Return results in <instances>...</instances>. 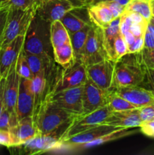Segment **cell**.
Instances as JSON below:
<instances>
[{
	"label": "cell",
	"mask_w": 154,
	"mask_h": 155,
	"mask_svg": "<svg viewBox=\"0 0 154 155\" xmlns=\"http://www.w3.org/2000/svg\"><path fill=\"white\" fill-rule=\"evenodd\" d=\"M33 117L42 134L53 135L60 139L75 117V115L51 103L45 96Z\"/></svg>",
	"instance_id": "1"
},
{
	"label": "cell",
	"mask_w": 154,
	"mask_h": 155,
	"mask_svg": "<svg viewBox=\"0 0 154 155\" xmlns=\"http://www.w3.org/2000/svg\"><path fill=\"white\" fill-rule=\"evenodd\" d=\"M26 52L52 58L53 48L50 39V23L36 12L29 27L24 44Z\"/></svg>",
	"instance_id": "2"
},
{
	"label": "cell",
	"mask_w": 154,
	"mask_h": 155,
	"mask_svg": "<svg viewBox=\"0 0 154 155\" xmlns=\"http://www.w3.org/2000/svg\"><path fill=\"white\" fill-rule=\"evenodd\" d=\"M145 71L138 53L125 54L116 62L113 89L140 86L144 82Z\"/></svg>",
	"instance_id": "3"
},
{
	"label": "cell",
	"mask_w": 154,
	"mask_h": 155,
	"mask_svg": "<svg viewBox=\"0 0 154 155\" xmlns=\"http://www.w3.org/2000/svg\"><path fill=\"white\" fill-rule=\"evenodd\" d=\"M37 8L38 5L27 9L8 8L0 47L10 42L17 36L27 34L30 23L37 12Z\"/></svg>",
	"instance_id": "4"
},
{
	"label": "cell",
	"mask_w": 154,
	"mask_h": 155,
	"mask_svg": "<svg viewBox=\"0 0 154 155\" xmlns=\"http://www.w3.org/2000/svg\"><path fill=\"white\" fill-rule=\"evenodd\" d=\"M82 90L83 85L54 93H48L45 97L56 106L78 117L83 113Z\"/></svg>",
	"instance_id": "5"
},
{
	"label": "cell",
	"mask_w": 154,
	"mask_h": 155,
	"mask_svg": "<svg viewBox=\"0 0 154 155\" xmlns=\"http://www.w3.org/2000/svg\"><path fill=\"white\" fill-rule=\"evenodd\" d=\"M108 105L104 106L87 114L75 117L62 137L63 139L103 124L105 120L112 114Z\"/></svg>",
	"instance_id": "6"
},
{
	"label": "cell",
	"mask_w": 154,
	"mask_h": 155,
	"mask_svg": "<svg viewBox=\"0 0 154 155\" xmlns=\"http://www.w3.org/2000/svg\"><path fill=\"white\" fill-rule=\"evenodd\" d=\"M87 79L85 66L82 62L75 61L71 66L63 68L57 77L48 93H54L64 89L82 86Z\"/></svg>",
	"instance_id": "7"
},
{
	"label": "cell",
	"mask_w": 154,
	"mask_h": 155,
	"mask_svg": "<svg viewBox=\"0 0 154 155\" xmlns=\"http://www.w3.org/2000/svg\"><path fill=\"white\" fill-rule=\"evenodd\" d=\"M107 58L103 41L102 29L92 24L82 56V63L85 66L98 63Z\"/></svg>",
	"instance_id": "8"
},
{
	"label": "cell",
	"mask_w": 154,
	"mask_h": 155,
	"mask_svg": "<svg viewBox=\"0 0 154 155\" xmlns=\"http://www.w3.org/2000/svg\"><path fill=\"white\" fill-rule=\"evenodd\" d=\"M116 62L105 59L98 63L86 66L88 79L104 90L113 89V75Z\"/></svg>",
	"instance_id": "9"
},
{
	"label": "cell",
	"mask_w": 154,
	"mask_h": 155,
	"mask_svg": "<svg viewBox=\"0 0 154 155\" xmlns=\"http://www.w3.org/2000/svg\"><path fill=\"white\" fill-rule=\"evenodd\" d=\"M16 65L17 60L11 66L8 73L5 77V107L11 115V127L16 125L18 122L16 113V106L19 92L21 77L17 72Z\"/></svg>",
	"instance_id": "10"
},
{
	"label": "cell",
	"mask_w": 154,
	"mask_h": 155,
	"mask_svg": "<svg viewBox=\"0 0 154 155\" xmlns=\"http://www.w3.org/2000/svg\"><path fill=\"white\" fill-rule=\"evenodd\" d=\"M110 91L101 89L89 79H87L83 85L82 115L87 114L107 105Z\"/></svg>",
	"instance_id": "11"
},
{
	"label": "cell",
	"mask_w": 154,
	"mask_h": 155,
	"mask_svg": "<svg viewBox=\"0 0 154 155\" xmlns=\"http://www.w3.org/2000/svg\"><path fill=\"white\" fill-rule=\"evenodd\" d=\"M74 8L68 0H39L36 12L42 19L51 24L54 21H60Z\"/></svg>",
	"instance_id": "12"
},
{
	"label": "cell",
	"mask_w": 154,
	"mask_h": 155,
	"mask_svg": "<svg viewBox=\"0 0 154 155\" xmlns=\"http://www.w3.org/2000/svg\"><path fill=\"white\" fill-rule=\"evenodd\" d=\"M61 147V139L53 135L40 133L25 143L17 146L22 149L23 152L28 154H42Z\"/></svg>",
	"instance_id": "13"
},
{
	"label": "cell",
	"mask_w": 154,
	"mask_h": 155,
	"mask_svg": "<svg viewBox=\"0 0 154 155\" xmlns=\"http://www.w3.org/2000/svg\"><path fill=\"white\" fill-rule=\"evenodd\" d=\"M125 129L123 127H114V126L101 124L94 128L88 130L82 133H78L61 141V146H68L71 148H78L80 145L88 143L101 136H104L111 132Z\"/></svg>",
	"instance_id": "14"
},
{
	"label": "cell",
	"mask_w": 154,
	"mask_h": 155,
	"mask_svg": "<svg viewBox=\"0 0 154 155\" xmlns=\"http://www.w3.org/2000/svg\"><path fill=\"white\" fill-rule=\"evenodd\" d=\"M25 36H17L10 42L0 47V75L2 77L7 76L11 66L24 48Z\"/></svg>",
	"instance_id": "15"
},
{
	"label": "cell",
	"mask_w": 154,
	"mask_h": 155,
	"mask_svg": "<svg viewBox=\"0 0 154 155\" xmlns=\"http://www.w3.org/2000/svg\"><path fill=\"white\" fill-rule=\"evenodd\" d=\"M113 89L137 108L154 104V92L151 89H144L139 86L117 87Z\"/></svg>",
	"instance_id": "16"
},
{
	"label": "cell",
	"mask_w": 154,
	"mask_h": 155,
	"mask_svg": "<svg viewBox=\"0 0 154 155\" xmlns=\"http://www.w3.org/2000/svg\"><path fill=\"white\" fill-rule=\"evenodd\" d=\"M35 98L30 86V80L21 77L19 92L17 101L16 113L18 120L28 116H33Z\"/></svg>",
	"instance_id": "17"
},
{
	"label": "cell",
	"mask_w": 154,
	"mask_h": 155,
	"mask_svg": "<svg viewBox=\"0 0 154 155\" xmlns=\"http://www.w3.org/2000/svg\"><path fill=\"white\" fill-rule=\"evenodd\" d=\"M14 140L15 146L25 143L37 135L40 134L33 116H28L18 120V124L10 129Z\"/></svg>",
	"instance_id": "18"
},
{
	"label": "cell",
	"mask_w": 154,
	"mask_h": 155,
	"mask_svg": "<svg viewBox=\"0 0 154 155\" xmlns=\"http://www.w3.org/2000/svg\"><path fill=\"white\" fill-rule=\"evenodd\" d=\"M69 34L75 33L87 26L91 25L87 7H75L68 12L60 20Z\"/></svg>",
	"instance_id": "19"
},
{
	"label": "cell",
	"mask_w": 154,
	"mask_h": 155,
	"mask_svg": "<svg viewBox=\"0 0 154 155\" xmlns=\"http://www.w3.org/2000/svg\"><path fill=\"white\" fill-rule=\"evenodd\" d=\"M141 123L139 108H134L123 111H113L103 124L123 128H134L140 127Z\"/></svg>",
	"instance_id": "20"
},
{
	"label": "cell",
	"mask_w": 154,
	"mask_h": 155,
	"mask_svg": "<svg viewBox=\"0 0 154 155\" xmlns=\"http://www.w3.org/2000/svg\"><path fill=\"white\" fill-rule=\"evenodd\" d=\"M91 22L101 29L108 27L115 19L113 14L103 2L87 6Z\"/></svg>",
	"instance_id": "21"
},
{
	"label": "cell",
	"mask_w": 154,
	"mask_h": 155,
	"mask_svg": "<svg viewBox=\"0 0 154 155\" xmlns=\"http://www.w3.org/2000/svg\"><path fill=\"white\" fill-rule=\"evenodd\" d=\"M103 41L104 48L107 53V58L116 62L115 55V40L120 31V17L116 18L112 21L110 25L105 29H102Z\"/></svg>",
	"instance_id": "22"
},
{
	"label": "cell",
	"mask_w": 154,
	"mask_h": 155,
	"mask_svg": "<svg viewBox=\"0 0 154 155\" xmlns=\"http://www.w3.org/2000/svg\"><path fill=\"white\" fill-rule=\"evenodd\" d=\"M53 56L54 61L63 68H66L73 64L75 60L71 41L57 48H53Z\"/></svg>",
	"instance_id": "23"
},
{
	"label": "cell",
	"mask_w": 154,
	"mask_h": 155,
	"mask_svg": "<svg viewBox=\"0 0 154 155\" xmlns=\"http://www.w3.org/2000/svg\"><path fill=\"white\" fill-rule=\"evenodd\" d=\"M91 26L92 24H91L75 33L69 34L75 61L82 62V56Z\"/></svg>",
	"instance_id": "24"
},
{
	"label": "cell",
	"mask_w": 154,
	"mask_h": 155,
	"mask_svg": "<svg viewBox=\"0 0 154 155\" xmlns=\"http://www.w3.org/2000/svg\"><path fill=\"white\" fill-rule=\"evenodd\" d=\"M47 71H42L39 74L33 76V78L30 80V86L32 92L35 98V110L37 108L39 104L44 98V93L46 89Z\"/></svg>",
	"instance_id": "25"
},
{
	"label": "cell",
	"mask_w": 154,
	"mask_h": 155,
	"mask_svg": "<svg viewBox=\"0 0 154 155\" xmlns=\"http://www.w3.org/2000/svg\"><path fill=\"white\" fill-rule=\"evenodd\" d=\"M50 39L53 48L70 41L69 33L60 21H54L50 24Z\"/></svg>",
	"instance_id": "26"
},
{
	"label": "cell",
	"mask_w": 154,
	"mask_h": 155,
	"mask_svg": "<svg viewBox=\"0 0 154 155\" xmlns=\"http://www.w3.org/2000/svg\"><path fill=\"white\" fill-rule=\"evenodd\" d=\"M24 54L33 75H36L42 71H47L52 63L53 58L48 56L31 54L26 52L25 51Z\"/></svg>",
	"instance_id": "27"
},
{
	"label": "cell",
	"mask_w": 154,
	"mask_h": 155,
	"mask_svg": "<svg viewBox=\"0 0 154 155\" xmlns=\"http://www.w3.org/2000/svg\"><path fill=\"white\" fill-rule=\"evenodd\" d=\"M131 129L132 128H125L122 129V130L111 132V133H107V134H105L104 136H101V137L98 138V139L88 142V143L80 145V146H79L78 148H91V147L98 146V145H102V144L106 143V142H111V141L116 140V139L125 137V136H129V135L133 134V133L135 132L134 131V130H131Z\"/></svg>",
	"instance_id": "28"
},
{
	"label": "cell",
	"mask_w": 154,
	"mask_h": 155,
	"mask_svg": "<svg viewBox=\"0 0 154 155\" xmlns=\"http://www.w3.org/2000/svg\"><path fill=\"white\" fill-rule=\"evenodd\" d=\"M125 10L140 14L148 22L152 16L151 1L149 0H129L125 5Z\"/></svg>",
	"instance_id": "29"
},
{
	"label": "cell",
	"mask_w": 154,
	"mask_h": 155,
	"mask_svg": "<svg viewBox=\"0 0 154 155\" xmlns=\"http://www.w3.org/2000/svg\"><path fill=\"white\" fill-rule=\"evenodd\" d=\"M107 105L110 107L112 111H123V110L137 108L135 105L129 102L128 100L116 93L113 89H111L109 92Z\"/></svg>",
	"instance_id": "30"
},
{
	"label": "cell",
	"mask_w": 154,
	"mask_h": 155,
	"mask_svg": "<svg viewBox=\"0 0 154 155\" xmlns=\"http://www.w3.org/2000/svg\"><path fill=\"white\" fill-rule=\"evenodd\" d=\"M17 72L19 74V76L22 78L27 79V80H31L33 77V74L30 70V66L27 61V59L25 58L24 48L20 52L17 59V65H16Z\"/></svg>",
	"instance_id": "31"
},
{
	"label": "cell",
	"mask_w": 154,
	"mask_h": 155,
	"mask_svg": "<svg viewBox=\"0 0 154 155\" xmlns=\"http://www.w3.org/2000/svg\"><path fill=\"white\" fill-rule=\"evenodd\" d=\"M39 0H4L0 8L27 9L39 5Z\"/></svg>",
	"instance_id": "32"
},
{
	"label": "cell",
	"mask_w": 154,
	"mask_h": 155,
	"mask_svg": "<svg viewBox=\"0 0 154 155\" xmlns=\"http://www.w3.org/2000/svg\"><path fill=\"white\" fill-rule=\"evenodd\" d=\"M115 55H116V62L119 61L121 58L128 54V47L125 41V37L122 33H119L116 38L114 45Z\"/></svg>",
	"instance_id": "33"
},
{
	"label": "cell",
	"mask_w": 154,
	"mask_h": 155,
	"mask_svg": "<svg viewBox=\"0 0 154 155\" xmlns=\"http://www.w3.org/2000/svg\"><path fill=\"white\" fill-rule=\"evenodd\" d=\"M139 58L143 67L154 69V50L143 48L138 52Z\"/></svg>",
	"instance_id": "34"
},
{
	"label": "cell",
	"mask_w": 154,
	"mask_h": 155,
	"mask_svg": "<svg viewBox=\"0 0 154 155\" xmlns=\"http://www.w3.org/2000/svg\"><path fill=\"white\" fill-rule=\"evenodd\" d=\"M107 6L109 9L110 10V12L113 14L114 18H119L122 15V14L123 13V12L125 11V6L123 5L120 4V3L114 1H107V2H103Z\"/></svg>",
	"instance_id": "35"
},
{
	"label": "cell",
	"mask_w": 154,
	"mask_h": 155,
	"mask_svg": "<svg viewBox=\"0 0 154 155\" xmlns=\"http://www.w3.org/2000/svg\"><path fill=\"white\" fill-rule=\"evenodd\" d=\"M0 145H4L8 148L15 146L14 137L10 130L0 129Z\"/></svg>",
	"instance_id": "36"
},
{
	"label": "cell",
	"mask_w": 154,
	"mask_h": 155,
	"mask_svg": "<svg viewBox=\"0 0 154 155\" xmlns=\"http://www.w3.org/2000/svg\"><path fill=\"white\" fill-rule=\"evenodd\" d=\"M11 127V115L5 107L0 116V129L9 130Z\"/></svg>",
	"instance_id": "37"
},
{
	"label": "cell",
	"mask_w": 154,
	"mask_h": 155,
	"mask_svg": "<svg viewBox=\"0 0 154 155\" xmlns=\"http://www.w3.org/2000/svg\"><path fill=\"white\" fill-rule=\"evenodd\" d=\"M142 121L149 120L154 118V104L144 106L139 108Z\"/></svg>",
	"instance_id": "38"
},
{
	"label": "cell",
	"mask_w": 154,
	"mask_h": 155,
	"mask_svg": "<svg viewBox=\"0 0 154 155\" xmlns=\"http://www.w3.org/2000/svg\"><path fill=\"white\" fill-rule=\"evenodd\" d=\"M140 130L143 134L149 137L154 138V120L142 121L140 126Z\"/></svg>",
	"instance_id": "39"
},
{
	"label": "cell",
	"mask_w": 154,
	"mask_h": 155,
	"mask_svg": "<svg viewBox=\"0 0 154 155\" xmlns=\"http://www.w3.org/2000/svg\"><path fill=\"white\" fill-rule=\"evenodd\" d=\"M143 36H138V37L135 38L134 42L128 46V53H130V54L138 53L143 49V46H144Z\"/></svg>",
	"instance_id": "40"
},
{
	"label": "cell",
	"mask_w": 154,
	"mask_h": 155,
	"mask_svg": "<svg viewBox=\"0 0 154 155\" xmlns=\"http://www.w3.org/2000/svg\"><path fill=\"white\" fill-rule=\"evenodd\" d=\"M148 24H137V23H133L130 27V31L132 33L135 37L138 36H143L144 33L146 32V28H147Z\"/></svg>",
	"instance_id": "41"
},
{
	"label": "cell",
	"mask_w": 154,
	"mask_h": 155,
	"mask_svg": "<svg viewBox=\"0 0 154 155\" xmlns=\"http://www.w3.org/2000/svg\"><path fill=\"white\" fill-rule=\"evenodd\" d=\"M144 39V46L143 48L149 50H154V34L151 33L147 28L143 36Z\"/></svg>",
	"instance_id": "42"
},
{
	"label": "cell",
	"mask_w": 154,
	"mask_h": 155,
	"mask_svg": "<svg viewBox=\"0 0 154 155\" xmlns=\"http://www.w3.org/2000/svg\"><path fill=\"white\" fill-rule=\"evenodd\" d=\"M144 68L145 71V78L144 80H146V83L150 88L151 90L154 92V69H151V68Z\"/></svg>",
	"instance_id": "43"
},
{
	"label": "cell",
	"mask_w": 154,
	"mask_h": 155,
	"mask_svg": "<svg viewBox=\"0 0 154 155\" xmlns=\"http://www.w3.org/2000/svg\"><path fill=\"white\" fill-rule=\"evenodd\" d=\"M8 8H0V42L5 27Z\"/></svg>",
	"instance_id": "44"
},
{
	"label": "cell",
	"mask_w": 154,
	"mask_h": 155,
	"mask_svg": "<svg viewBox=\"0 0 154 155\" xmlns=\"http://www.w3.org/2000/svg\"><path fill=\"white\" fill-rule=\"evenodd\" d=\"M5 77H2L0 80V116L5 108Z\"/></svg>",
	"instance_id": "45"
},
{
	"label": "cell",
	"mask_w": 154,
	"mask_h": 155,
	"mask_svg": "<svg viewBox=\"0 0 154 155\" xmlns=\"http://www.w3.org/2000/svg\"><path fill=\"white\" fill-rule=\"evenodd\" d=\"M75 7H87L90 0H68Z\"/></svg>",
	"instance_id": "46"
},
{
	"label": "cell",
	"mask_w": 154,
	"mask_h": 155,
	"mask_svg": "<svg viewBox=\"0 0 154 155\" xmlns=\"http://www.w3.org/2000/svg\"><path fill=\"white\" fill-rule=\"evenodd\" d=\"M122 35H123L124 37H125V41H126L128 47L129 46V45H131V44L134 42V39H135V38H136L135 36L132 34V33H131L130 30H128V31H127L126 33H125L124 34H122Z\"/></svg>",
	"instance_id": "47"
},
{
	"label": "cell",
	"mask_w": 154,
	"mask_h": 155,
	"mask_svg": "<svg viewBox=\"0 0 154 155\" xmlns=\"http://www.w3.org/2000/svg\"><path fill=\"white\" fill-rule=\"evenodd\" d=\"M107 1L117 2L120 3V4L123 5L125 6L127 5V3L128 2V1H129V0H90V1H89V5H90L95 4V3L100 2H107Z\"/></svg>",
	"instance_id": "48"
},
{
	"label": "cell",
	"mask_w": 154,
	"mask_h": 155,
	"mask_svg": "<svg viewBox=\"0 0 154 155\" xmlns=\"http://www.w3.org/2000/svg\"><path fill=\"white\" fill-rule=\"evenodd\" d=\"M147 29L151 32V33H152L154 34V26L153 25H152V24H149V23L147 25Z\"/></svg>",
	"instance_id": "49"
},
{
	"label": "cell",
	"mask_w": 154,
	"mask_h": 155,
	"mask_svg": "<svg viewBox=\"0 0 154 155\" xmlns=\"http://www.w3.org/2000/svg\"><path fill=\"white\" fill-rule=\"evenodd\" d=\"M149 24H152V25L154 26V15H152V16L151 17V18L149 19Z\"/></svg>",
	"instance_id": "50"
},
{
	"label": "cell",
	"mask_w": 154,
	"mask_h": 155,
	"mask_svg": "<svg viewBox=\"0 0 154 155\" xmlns=\"http://www.w3.org/2000/svg\"><path fill=\"white\" fill-rule=\"evenodd\" d=\"M151 8H152V15H154V0L151 1Z\"/></svg>",
	"instance_id": "51"
},
{
	"label": "cell",
	"mask_w": 154,
	"mask_h": 155,
	"mask_svg": "<svg viewBox=\"0 0 154 155\" xmlns=\"http://www.w3.org/2000/svg\"><path fill=\"white\" fill-rule=\"evenodd\" d=\"M3 1H4V0H0V8H1V5H2V4Z\"/></svg>",
	"instance_id": "52"
},
{
	"label": "cell",
	"mask_w": 154,
	"mask_h": 155,
	"mask_svg": "<svg viewBox=\"0 0 154 155\" xmlns=\"http://www.w3.org/2000/svg\"><path fill=\"white\" fill-rule=\"evenodd\" d=\"M2 76L0 75V80H1V78H2Z\"/></svg>",
	"instance_id": "53"
},
{
	"label": "cell",
	"mask_w": 154,
	"mask_h": 155,
	"mask_svg": "<svg viewBox=\"0 0 154 155\" xmlns=\"http://www.w3.org/2000/svg\"><path fill=\"white\" fill-rule=\"evenodd\" d=\"M149 1H152V0H149Z\"/></svg>",
	"instance_id": "54"
}]
</instances>
